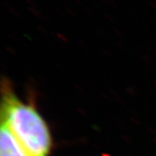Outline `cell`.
I'll return each instance as SVG.
<instances>
[{
  "instance_id": "cell-1",
  "label": "cell",
  "mask_w": 156,
  "mask_h": 156,
  "mask_svg": "<svg viewBox=\"0 0 156 156\" xmlns=\"http://www.w3.org/2000/svg\"><path fill=\"white\" fill-rule=\"evenodd\" d=\"M0 118L29 156L51 155L54 141L49 124L33 99L21 100L6 77L1 82Z\"/></svg>"
},
{
  "instance_id": "cell-2",
  "label": "cell",
  "mask_w": 156,
  "mask_h": 156,
  "mask_svg": "<svg viewBox=\"0 0 156 156\" xmlns=\"http://www.w3.org/2000/svg\"><path fill=\"white\" fill-rule=\"evenodd\" d=\"M0 156H29L11 131L1 124Z\"/></svg>"
}]
</instances>
